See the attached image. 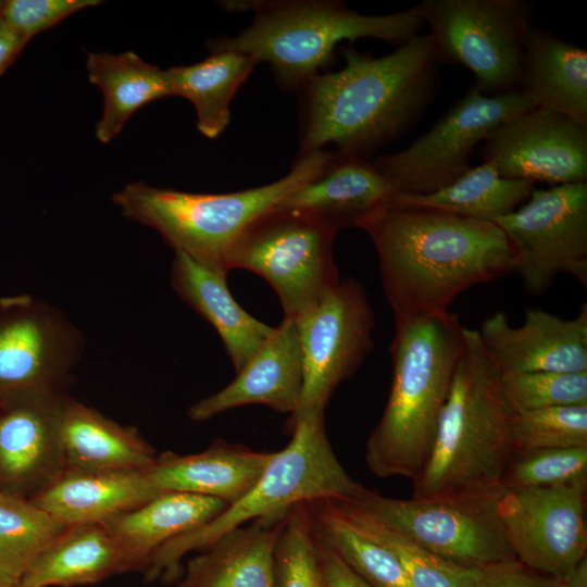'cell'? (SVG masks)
Listing matches in <instances>:
<instances>
[{"label":"cell","instance_id":"1","mask_svg":"<svg viewBox=\"0 0 587 587\" xmlns=\"http://www.w3.org/2000/svg\"><path fill=\"white\" fill-rule=\"evenodd\" d=\"M359 227L377 252L395 317L445 312L469 288L515 271L513 247L494 222L389 203Z\"/></svg>","mask_w":587,"mask_h":587},{"label":"cell","instance_id":"2","mask_svg":"<svg viewBox=\"0 0 587 587\" xmlns=\"http://www.w3.org/2000/svg\"><path fill=\"white\" fill-rule=\"evenodd\" d=\"M341 53L342 68L301 88L299 154L333 143L338 154L365 159L409 129L435 93L442 60L428 34L382 57Z\"/></svg>","mask_w":587,"mask_h":587},{"label":"cell","instance_id":"3","mask_svg":"<svg viewBox=\"0 0 587 587\" xmlns=\"http://www.w3.org/2000/svg\"><path fill=\"white\" fill-rule=\"evenodd\" d=\"M465 328L448 310L395 317L390 392L365 447L366 465L376 476L413 480L421 472L464 349Z\"/></svg>","mask_w":587,"mask_h":587},{"label":"cell","instance_id":"4","mask_svg":"<svg viewBox=\"0 0 587 587\" xmlns=\"http://www.w3.org/2000/svg\"><path fill=\"white\" fill-rule=\"evenodd\" d=\"M501 372L477 329L465 328L446 403L429 454L413 479L416 499H474L501 492L511 455L507 439L510 414L501 394Z\"/></svg>","mask_w":587,"mask_h":587},{"label":"cell","instance_id":"5","mask_svg":"<svg viewBox=\"0 0 587 587\" xmlns=\"http://www.w3.org/2000/svg\"><path fill=\"white\" fill-rule=\"evenodd\" d=\"M228 11L254 12L252 24L234 37L209 41V50H232L267 62L286 90L300 89L327 67L341 41L374 38L401 46L424 26L414 7L364 15L339 1H223Z\"/></svg>","mask_w":587,"mask_h":587},{"label":"cell","instance_id":"6","mask_svg":"<svg viewBox=\"0 0 587 587\" xmlns=\"http://www.w3.org/2000/svg\"><path fill=\"white\" fill-rule=\"evenodd\" d=\"M288 445L274 452L254 486L221 513L183 533L152 555L147 582L175 583L186 555L199 552L223 535L253 521H282L297 504L316 499H354L364 487L338 461L325 430L324 413H313L291 426Z\"/></svg>","mask_w":587,"mask_h":587},{"label":"cell","instance_id":"7","mask_svg":"<svg viewBox=\"0 0 587 587\" xmlns=\"http://www.w3.org/2000/svg\"><path fill=\"white\" fill-rule=\"evenodd\" d=\"M326 150L299 154L284 177L228 193H196L134 182L112 196L128 220L155 229L163 240L199 264L227 276V257L242 232L332 160Z\"/></svg>","mask_w":587,"mask_h":587},{"label":"cell","instance_id":"8","mask_svg":"<svg viewBox=\"0 0 587 587\" xmlns=\"http://www.w3.org/2000/svg\"><path fill=\"white\" fill-rule=\"evenodd\" d=\"M337 233L305 214L274 208L238 237L227 268L263 277L276 292L284 317L298 320L340 282L333 254Z\"/></svg>","mask_w":587,"mask_h":587},{"label":"cell","instance_id":"9","mask_svg":"<svg viewBox=\"0 0 587 587\" xmlns=\"http://www.w3.org/2000/svg\"><path fill=\"white\" fill-rule=\"evenodd\" d=\"M442 61L465 66L486 96L520 90L530 8L522 0H423L413 5Z\"/></svg>","mask_w":587,"mask_h":587},{"label":"cell","instance_id":"10","mask_svg":"<svg viewBox=\"0 0 587 587\" xmlns=\"http://www.w3.org/2000/svg\"><path fill=\"white\" fill-rule=\"evenodd\" d=\"M499 495L395 499L364 487L350 501L436 555L462 566L483 569L516 560L498 513Z\"/></svg>","mask_w":587,"mask_h":587},{"label":"cell","instance_id":"11","mask_svg":"<svg viewBox=\"0 0 587 587\" xmlns=\"http://www.w3.org/2000/svg\"><path fill=\"white\" fill-rule=\"evenodd\" d=\"M536 108L522 91L486 96L472 87L434 126L373 165L398 193L426 195L462 176L478 143L500 123Z\"/></svg>","mask_w":587,"mask_h":587},{"label":"cell","instance_id":"12","mask_svg":"<svg viewBox=\"0 0 587 587\" xmlns=\"http://www.w3.org/2000/svg\"><path fill=\"white\" fill-rule=\"evenodd\" d=\"M515 253L526 290L542 295L557 274L587 286V183L534 189L512 213L494 221Z\"/></svg>","mask_w":587,"mask_h":587},{"label":"cell","instance_id":"13","mask_svg":"<svg viewBox=\"0 0 587 587\" xmlns=\"http://www.w3.org/2000/svg\"><path fill=\"white\" fill-rule=\"evenodd\" d=\"M303 360L299 405L290 427L324 413L338 385L353 375L374 347L375 316L364 286L349 277L296 320Z\"/></svg>","mask_w":587,"mask_h":587},{"label":"cell","instance_id":"14","mask_svg":"<svg viewBox=\"0 0 587 587\" xmlns=\"http://www.w3.org/2000/svg\"><path fill=\"white\" fill-rule=\"evenodd\" d=\"M83 348L80 332L53 305L28 294L0 298V399L63 391Z\"/></svg>","mask_w":587,"mask_h":587},{"label":"cell","instance_id":"15","mask_svg":"<svg viewBox=\"0 0 587 587\" xmlns=\"http://www.w3.org/2000/svg\"><path fill=\"white\" fill-rule=\"evenodd\" d=\"M587 485L502 489L498 513L517 561L564 579L586 557Z\"/></svg>","mask_w":587,"mask_h":587},{"label":"cell","instance_id":"16","mask_svg":"<svg viewBox=\"0 0 587 587\" xmlns=\"http://www.w3.org/2000/svg\"><path fill=\"white\" fill-rule=\"evenodd\" d=\"M482 143L483 162L504 178L587 183V126L565 115L529 109L500 123Z\"/></svg>","mask_w":587,"mask_h":587},{"label":"cell","instance_id":"17","mask_svg":"<svg viewBox=\"0 0 587 587\" xmlns=\"http://www.w3.org/2000/svg\"><path fill=\"white\" fill-rule=\"evenodd\" d=\"M63 391L27 390L0 399V490L32 499L65 471Z\"/></svg>","mask_w":587,"mask_h":587},{"label":"cell","instance_id":"18","mask_svg":"<svg viewBox=\"0 0 587 587\" xmlns=\"http://www.w3.org/2000/svg\"><path fill=\"white\" fill-rule=\"evenodd\" d=\"M502 374L587 371V303L571 320L539 309H527L525 321L512 327L499 311L477 329Z\"/></svg>","mask_w":587,"mask_h":587},{"label":"cell","instance_id":"19","mask_svg":"<svg viewBox=\"0 0 587 587\" xmlns=\"http://www.w3.org/2000/svg\"><path fill=\"white\" fill-rule=\"evenodd\" d=\"M303 360L296 320L284 317L271 338L227 386L188 410L189 419L208 421L228 410L263 404L292 415L300 401Z\"/></svg>","mask_w":587,"mask_h":587},{"label":"cell","instance_id":"20","mask_svg":"<svg viewBox=\"0 0 587 587\" xmlns=\"http://www.w3.org/2000/svg\"><path fill=\"white\" fill-rule=\"evenodd\" d=\"M398 192L391 183L362 158L334 153L328 164L275 208L311 216L339 232L359 227L390 203Z\"/></svg>","mask_w":587,"mask_h":587},{"label":"cell","instance_id":"21","mask_svg":"<svg viewBox=\"0 0 587 587\" xmlns=\"http://www.w3.org/2000/svg\"><path fill=\"white\" fill-rule=\"evenodd\" d=\"M273 455L274 452L216 440L202 452L177 454L167 451L157 455L146 474L161 494L199 495L230 505L254 486Z\"/></svg>","mask_w":587,"mask_h":587},{"label":"cell","instance_id":"22","mask_svg":"<svg viewBox=\"0 0 587 587\" xmlns=\"http://www.w3.org/2000/svg\"><path fill=\"white\" fill-rule=\"evenodd\" d=\"M226 507L216 498L165 492L101 523L117 549L118 574L143 573L161 546L202 525Z\"/></svg>","mask_w":587,"mask_h":587},{"label":"cell","instance_id":"23","mask_svg":"<svg viewBox=\"0 0 587 587\" xmlns=\"http://www.w3.org/2000/svg\"><path fill=\"white\" fill-rule=\"evenodd\" d=\"M225 275L174 252L171 285L178 297L216 330L238 373L271 338L275 328L242 309Z\"/></svg>","mask_w":587,"mask_h":587},{"label":"cell","instance_id":"24","mask_svg":"<svg viewBox=\"0 0 587 587\" xmlns=\"http://www.w3.org/2000/svg\"><path fill=\"white\" fill-rule=\"evenodd\" d=\"M162 495L146 471H64L30 500L66 527L101 524Z\"/></svg>","mask_w":587,"mask_h":587},{"label":"cell","instance_id":"25","mask_svg":"<svg viewBox=\"0 0 587 587\" xmlns=\"http://www.w3.org/2000/svg\"><path fill=\"white\" fill-rule=\"evenodd\" d=\"M65 471H146L157 455L138 430L66 397L62 415Z\"/></svg>","mask_w":587,"mask_h":587},{"label":"cell","instance_id":"26","mask_svg":"<svg viewBox=\"0 0 587 587\" xmlns=\"http://www.w3.org/2000/svg\"><path fill=\"white\" fill-rule=\"evenodd\" d=\"M283 521H253L223 535L187 561L175 587H274Z\"/></svg>","mask_w":587,"mask_h":587},{"label":"cell","instance_id":"27","mask_svg":"<svg viewBox=\"0 0 587 587\" xmlns=\"http://www.w3.org/2000/svg\"><path fill=\"white\" fill-rule=\"evenodd\" d=\"M520 91L536 108L587 126V51L547 30L532 27Z\"/></svg>","mask_w":587,"mask_h":587},{"label":"cell","instance_id":"28","mask_svg":"<svg viewBox=\"0 0 587 587\" xmlns=\"http://www.w3.org/2000/svg\"><path fill=\"white\" fill-rule=\"evenodd\" d=\"M88 79L103 93V113L96 126L102 143L114 139L141 107L173 96L166 70L145 62L132 51L89 52Z\"/></svg>","mask_w":587,"mask_h":587},{"label":"cell","instance_id":"29","mask_svg":"<svg viewBox=\"0 0 587 587\" xmlns=\"http://www.w3.org/2000/svg\"><path fill=\"white\" fill-rule=\"evenodd\" d=\"M307 505L319 541L372 587H411L399 559L360 522L348 500L316 499Z\"/></svg>","mask_w":587,"mask_h":587},{"label":"cell","instance_id":"30","mask_svg":"<svg viewBox=\"0 0 587 587\" xmlns=\"http://www.w3.org/2000/svg\"><path fill=\"white\" fill-rule=\"evenodd\" d=\"M120 555L102 524L67 527L33 563L24 587H73L118 574Z\"/></svg>","mask_w":587,"mask_h":587},{"label":"cell","instance_id":"31","mask_svg":"<svg viewBox=\"0 0 587 587\" xmlns=\"http://www.w3.org/2000/svg\"><path fill=\"white\" fill-rule=\"evenodd\" d=\"M204 60L166 70L173 96L189 100L197 113L198 130L215 139L230 120V102L257 62L232 50H210Z\"/></svg>","mask_w":587,"mask_h":587},{"label":"cell","instance_id":"32","mask_svg":"<svg viewBox=\"0 0 587 587\" xmlns=\"http://www.w3.org/2000/svg\"><path fill=\"white\" fill-rule=\"evenodd\" d=\"M534 189L533 182L504 178L483 162L437 191L426 195L397 193L390 203L436 209L494 222L520 208Z\"/></svg>","mask_w":587,"mask_h":587},{"label":"cell","instance_id":"33","mask_svg":"<svg viewBox=\"0 0 587 587\" xmlns=\"http://www.w3.org/2000/svg\"><path fill=\"white\" fill-rule=\"evenodd\" d=\"M66 528L30 499L0 490V582L21 583Z\"/></svg>","mask_w":587,"mask_h":587},{"label":"cell","instance_id":"34","mask_svg":"<svg viewBox=\"0 0 587 587\" xmlns=\"http://www.w3.org/2000/svg\"><path fill=\"white\" fill-rule=\"evenodd\" d=\"M348 501L360 522L399 559L411 587H477L480 569L436 555Z\"/></svg>","mask_w":587,"mask_h":587},{"label":"cell","instance_id":"35","mask_svg":"<svg viewBox=\"0 0 587 587\" xmlns=\"http://www.w3.org/2000/svg\"><path fill=\"white\" fill-rule=\"evenodd\" d=\"M507 439L510 453L587 447V404L510 413Z\"/></svg>","mask_w":587,"mask_h":587},{"label":"cell","instance_id":"36","mask_svg":"<svg viewBox=\"0 0 587 587\" xmlns=\"http://www.w3.org/2000/svg\"><path fill=\"white\" fill-rule=\"evenodd\" d=\"M274 587H325L307 502L295 505L284 517L274 549Z\"/></svg>","mask_w":587,"mask_h":587},{"label":"cell","instance_id":"37","mask_svg":"<svg viewBox=\"0 0 587 587\" xmlns=\"http://www.w3.org/2000/svg\"><path fill=\"white\" fill-rule=\"evenodd\" d=\"M501 484L504 489L587 485V447L511 453Z\"/></svg>","mask_w":587,"mask_h":587},{"label":"cell","instance_id":"38","mask_svg":"<svg viewBox=\"0 0 587 587\" xmlns=\"http://www.w3.org/2000/svg\"><path fill=\"white\" fill-rule=\"evenodd\" d=\"M500 386L509 413L587 404V371L501 373Z\"/></svg>","mask_w":587,"mask_h":587},{"label":"cell","instance_id":"39","mask_svg":"<svg viewBox=\"0 0 587 587\" xmlns=\"http://www.w3.org/2000/svg\"><path fill=\"white\" fill-rule=\"evenodd\" d=\"M100 3L99 0H5L0 9V17L30 41L71 14Z\"/></svg>","mask_w":587,"mask_h":587},{"label":"cell","instance_id":"40","mask_svg":"<svg viewBox=\"0 0 587 587\" xmlns=\"http://www.w3.org/2000/svg\"><path fill=\"white\" fill-rule=\"evenodd\" d=\"M477 587H566L564 579L540 574L517 560L480 569Z\"/></svg>","mask_w":587,"mask_h":587},{"label":"cell","instance_id":"41","mask_svg":"<svg viewBox=\"0 0 587 587\" xmlns=\"http://www.w3.org/2000/svg\"><path fill=\"white\" fill-rule=\"evenodd\" d=\"M317 545L325 587H372L333 550L319 541V539Z\"/></svg>","mask_w":587,"mask_h":587},{"label":"cell","instance_id":"42","mask_svg":"<svg viewBox=\"0 0 587 587\" xmlns=\"http://www.w3.org/2000/svg\"><path fill=\"white\" fill-rule=\"evenodd\" d=\"M28 42L0 17V75L14 63Z\"/></svg>","mask_w":587,"mask_h":587},{"label":"cell","instance_id":"43","mask_svg":"<svg viewBox=\"0 0 587 587\" xmlns=\"http://www.w3.org/2000/svg\"><path fill=\"white\" fill-rule=\"evenodd\" d=\"M566 587H587V555L564 578Z\"/></svg>","mask_w":587,"mask_h":587},{"label":"cell","instance_id":"44","mask_svg":"<svg viewBox=\"0 0 587 587\" xmlns=\"http://www.w3.org/2000/svg\"><path fill=\"white\" fill-rule=\"evenodd\" d=\"M0 587H24L21 583L18 584H5L0 582Z\"/></svg>","mask_w":587,"mask_h":587},{"label":"cell","instance_id":"45","mask_svg":"<svg viewBox=\"0 0 587 587\" xmlns=\"http://www.w3.org/2000/svg\"><path fill=\"white\" fill-rule=\"evenodd\" d=\"M2 2H3V1H0V9H1V7H2Z\"/></svg>","mask_w":587,"mask_h":587}]
</instances>
